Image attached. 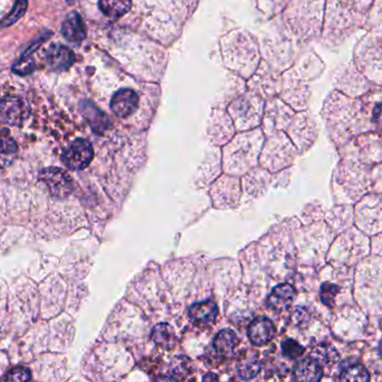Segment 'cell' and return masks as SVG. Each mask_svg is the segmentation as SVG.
Returning <instances> with one entry per match:
<instances>
[{"label": "cell", "instance_id": "6da1fadb", "mask_svg": "<svg viewBox=\"0 0 382 382\" xmlns=\"http://www.w3.org/2000/svg\"><path fill=\"white\" fill-rule=\"evenodd\" d=\"M94 151L89 140L78 138L69 145L62 155V162L67 169L72 171H82L87 169L92 162Z\"/></svg>", "mask_w": 382, "mask_h": 382}, {"label": "cell", "instance_id": "7a4b0ae2", "mask_svg": "<svg viewBox=\"0 0 382 382\" xmlns=\"http://www.w3.org/2000/svg\"><path fill=\"white\" fill-rule=\"evenodd\" d=\"M52 195L57 199H65L74 191V182L65 171L58 167H48L39 175Z\"/></svg>", "mask_w": 382, "mask_h": 382}, {"label": "cell", "instance_id": "3957f363", "mask_svg": "<svg viewBox=\"0 0 382 382\" xmlns=\"http://www.w3.org/2000/svg\"><path fill=\"white\" fill-rule=\"evenodd\" d=\"M139 96L131 89L117 91L111 100V109L114 115L119 118H128L137 112Z\"/></svg>", "mask_w": 382, "mask_h": 382}, {"label": "cell", "instance_id": "277c9868", "mask_svg": "<svg viewBox=\"0 0 382 382\" xmlns=\"http://www.w3.org/2000/svg\"><path fill=\"white\" fill-rule=\"evenodd\" d=\"M247 333L251 343L256 346H263L274 339L276 328L271 319L258 317L248 326Z\"/></svg>", "mask_w": 382, "mask_h": 382}, {"label": "cell", "instance_id": "5b68a950", "mask_svg": "<svg viewBox=\"0 0 382 382\" xmlns=\"http://www.w3.org/2000/svg\"><path fill=\"white\" fill-rule=\"evenodd\" d=\"M26 117L25 105L17 96H10L0 101V118L6 124L19 126Z\"/></svg>", "mask_w": 382, "mask_h": 382}, {"label": "cell", "instance_id": "8992f818", "mask_svg": "<svg viewBox=\"0 0 382 382\" xmlns=\"http://www.w3.org/2000/svg\"><path fill=\"white\" fill-rule=\"evenodd\" d=\"M75 55L69 47L54 44L46 52V62L49 69L55 72H63L74 63Z\"/></svg>", "mask_w": 382, "mask_h": 382}, {"label": "cell", "instance_id": "52a82bcc", "mask_svg": "<svg viewBox=\"0 0 382 382\" xmlns=\"http://www.w3.org/2000/svg\"><path fill=\"white\" fill-rule=\"evenodd\" d=\"M218 315V307L215 301H203L191 305L189 308V316L194 324L198 326H207L215 322L216 317Z\"/></svg>", "mask_w": 382, "mask_h": 382}, {"label": "cell", "instance_id": "ba28073f", "mask_svg": "<svg viewBox=\"0 0 382 382\" xmlns=\"http://www.w3.org/2000/svg\"><path fill=\"white\" fill-rule=\"evenodd\" d=\"M296 296V290L290 284H281L273 289L267 298V304L276 312H282L291 306Z\"/></svg>", "mask_w": 382, "mask_h": 382}, {"label": "cell", "instance_id": "9c48e42d", "mask_svg": "<svg viewBox=\"0 0 382 382\" xmlns=\"http://www.w3.org/2000/svg\"><path fill=\"white\" fill-rule=\"evenodd\" d=\"M62 34L67 41L73 43L82 42L87 37V28L78 12H71L66 17L62 25Z\"/></svg>", "mask_w": 382, "mask_h": 382}, {"label": "cell", "instance_id": "30bf717a", "mask_svg": "<svg viewBox=\"0 0 382 382\" xmlns=\"http://www.w3.org/2000/svg\"><path fill=\"white\" fill-rule=\"evenodd\" d=\"M294 379L297 381H319L322 379V365L314 358L304 359L294 368Z\"/></svg>", "mask_w": 382, "mask_h": 382}, {"label": "cell", "instance_id": "8fae6325", "mask_svg": "<svg viewBox=\"0 0 382 382\" xmlns=\"http://www.w3.org/2000/svg\"><path fill=\"white\" fill-rule=\"evenodd\" d=\"M132 0H100V8L111 19H121L131 8Z\"/></svg>", "mask_w": 382, "mask_h": 382}, {"label": "cell", "instance_id": "7c38bea8", "mask_svg": "<svg viewBox=\"0 0 382 382\" xmlns=\"http://www.w3.org/2000/svg\"><path fill=\"white\" fill-rule=\"evenodd\" d=\"M239 340L235 332L232 330H223L216 335L214 346L217 352L223 355H227L233 352L234 349L238 346Z\"/></svg>", "mask_w": 382, "mask_h": 382}, {"label": "cell", "instance_id": "4fadbf2b", "mask_svg": "<svg viewBox=\"0 0 382 382\" xmlns=\"http://www.w3.org/2000/svg\"><path fill=\"white\" fill-rule=\"evenodd\" d=\"M151 337L157 346L166 348V349H171L176 344L175 332L170 325L164 324V323L155 325L153 333H151Z\"/></svg>", "mask_w": 382, "mask_h": 382}, {"label": "cell", "instance_id": "5bb4252c", "mask_svg": "<svg viewBox=\"0 0 382 382\" xmlns=\"http://www.w3.org/2000/svg\"><path fill=\"white\" fill-rule=\"evenodd\" d=\"M17 155V144L10 136H0V169L12 165Z\"/></svg>", "mask_w": 382, "mask_h": 382}, {"label": "cell", "instance_id": "9a60e30c", "mask_svg": "<svg viewBox=\"0 0 382 382\" xmlns=\"http://www.w3.org/2000/svg\"><path fill=\"white\" fill-rule=\"evenodd\" d=\"M341 381H360L366 382L370 380V374L368 372L367 369L363 365L360 364H355L344 369L341 372L340 378Z\"/></svg>", "mask_w": 382, "mask_h": 382}, {"label": "cell", "instance_id": "2e32d148", "mask_svg": "<svg viewBox=\"0 0 382 382\" xmlns=\"http://www.w3.org/2000/svg\"><path fill=\"white\" fill-rule=\"evenodd\" d=\"M87 117L96 133H103L110 125L108 117L103 112H100L99 109L92 107V105L90 109H87Z\"/></svg>", "mask_w": 382, "mask_h": 382}, {"label": "cell", "instance_id": "e0dca14e", "mask_svg": "<svg viewBox=\"0 0 382 382\" xmlns=\"http://www.w3.org/2000/svg\"><path fill=\"white\" fill-rule=\"evenodd\" d=\"M260 362L257 360L256 357H249V358L244 359L238 365L239 376L242 379H251L260 371Z\"/></svg>", "mask_w": 382, "mask_h": 382}, {"label": "cell", "instance_id": "ac0fdd59", "mask_svg": "<svg viewBox=\"0 0 382 382\" xmlns=\"http://www.w3.org/2000/svg\"><path fill=\"white\" fill-rule=\"evenodd\" d=\"M313 358L319 362L321 365H333L337 363L339 355L331 346H319L315 352H314Z\"/></svg>", "mask_w": 382, "mask_h": 382}, {"label": "cell", "instance_id": "d6986e66", "mask_svg": "<svg viewBox=\"0 0 382 382\" xmlns=\"http://www.w3.org/2000/svg\"><path fill=\"white\" fill-rule=\"evenodd\" d=\"M27 5V0H16L15 6L12 8L10 15L6 16L0 25L3 28H7V26H10V25L14 24L16 21H19L24 16L25 12H26Z\"/></svg>", "mask_w": 382, "mask_h": 382}, {"label": "cell", "instance_id": "ffe728a7", "mask_svg": "<svg viewBox=\"0 0 382 382\" xmlns=\"http://www.w3.org/2000/svg\"><path fill=\"white\" fill-rule=\"evenodd\" d=\"M340 288L333 284H323L321 287V293H319V298L322 301L323 304L326 306H333L335 304V298L337 295Z\"/></svg>", "mask_w": 382, "mask_h": 382}, {"label": "cell", "instance_id": "44dd1931", "mask_svg": "<svg viewBox=\"0 0 382 382\" xmlns=\"http://www.w3.org/2000/svg\"><path fill=\"white\" fill-rule=\"evenodd\" d=\"M282 351L287 358L297 359L304 353V348L296 341L286 340L282 344Z\"/></svg>", "mask_w": 382, "mask_h": 382}, {"label": "cell", "instance_id": "7402d4cb", "mask_svg": "<svg viewBox=\"0 0 382 382\" xmlns=\"http://www.w3.org/2000/svg\"><path fill=\"white\" fill-rule=\"evenodd\" d=\"M32 379L30 369L25 367H16L7 373L5 380L8 381H28Z\"/></svg>", "mask_w": 382, "mask_h": 382}, {"label": "cell", "instance_id": "603a6c76", "mask_svg": "<svg viewBox=\"0 0 382 382\" xmlns=\"http://www.w3.org/2000/svg\"><path fill=\"white\" fill-rule=\"evenodd\" d=\"M14 72L19 74H30L34 70V61L30 58V54H24V56L17 62L12 67Z\"/></svg>", "mask_w": 382, "mask_h": 382}, {"label": "cell", "instance_id": "cb8c5ba5", "mask_svg": "<svg viewBox=\"0 0 382 382\" xmlns=\"http://www.w3.org/2000/svg\"><path fill=\"white\" fill-rule=\"evenodd\" d=\"M374 120L382 125V103L377 107L374 110Z\"/></svg>", "mask_w": 382, "mask_h": 382}, {"label": "cell", "instance_id": "d4e9b609", "mask_svg": "<svg viewBox=\"0 0 382 382\" xmlns=\"http://www.w3.org/2000/svg\"><path fill=\"white\" fill-rule=\"evenodd\" d=\"M66 1H67L69 5H74V3H76V0H66Z\"/></svg>", "mask_w": 382, "mask_h": 382}, {"label": "cell", "instance_id": "484cf974", "mask_svg": "<svg viewBox=\"0 0 382 382\" xmlns=\"http://www.w3.org/2000/svg\"><path fill=\"white\" fill-rule=\"evenodd\" d=\"M379 353H380V355H381V357H382V340H381V342H380V344H379Z\"/></svg>", "mask_w": 382, "mask_h": 382}]
</instances>
